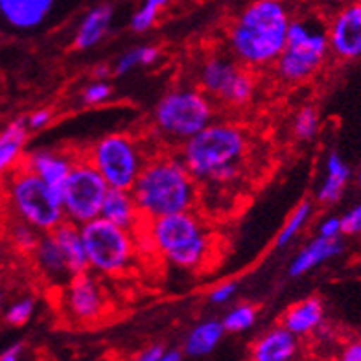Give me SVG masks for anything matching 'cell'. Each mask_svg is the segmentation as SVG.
Here are the masks:
<instances>
[{"label":"cell","mask_w":361,"mask_h":361,"mask_svg":"<svg viewBox=\"0 0 361 361\" xmlns=\"http://www.w3.org/2000/svg\"><path fill=\"white\" fill-rule=\"evenodd\" d=\"M171 4V0H142V4L131 17V30L144 34L152 30L159 20V15Z\"/></svg>","instance_id":"26"},{"label":"cell","mask_w":361,"mask_h":361,"mask_svg":"<svg viewBox=\"0 0 361 361\" xmlns=\"http://www.w3.org/2000/svg\"><path fill=\"white\" fill-rule=\"evenodd\" d=\"M137 67H140V54H138V48H133V50H128L116 61V65H114V74L116 76H124V74H129V72Z\"/></svg>","instance_id":"34"},{"label":"cell","mask_w":361,"mask_h":361,"mask_svg":"<svg viewBox=\"0 0 361 361\" xmlns=\"http://www.w3.org/2000/svg\"><path fill=\"white\" fill-rule=\"evenodd\" d=\"M291 17V2L251 0L228 24V52L251 71L271 68L286 47Z\"/></svg>","instance_id":"1"},{"label":"cell","mask_w":361,"mask_h":361,"mask_svg":"<svg viewBox=\"0 0 361 361\" xmlns=\"http://www.w3.org/2000/svg\"><path fill=\"white\" fill-rule=\"evenodd\" d=\"M111 23H113V8L109 4L94 6L78 26L76 35H74V48L83 52L100 44L109 32Z\"/></svg>","instance_id":"22"},{"label":"cell","mask_w":361,"mask_h":361,"mask_svg":"<svg viewBox=\"0 0 361 361\" xmlns=\"http://www.w3.org/2000/svg\"><path fill=\"white\" fill-rule=\"evenodd\" d=\"M286 2H293V0H286Z\"/></svg>","instance_id":"49"},{"label":"cell","mask_w":361,"mask_h":361,"mask_svg":"<svg viewBox=\"0 0 361 361\" xmlns=\"http://www.w3.org/2000/svg\"><path fill=\"white\" fill-rule=\"evenodd\" d=\"M105 293L98 279L89 271L71 276L65 291V308L74 321L81 324L96 323L105 314Z\"/></svg>","instance_id":"13"},{"label":"cell","mask_w":361,"mask_h":361,"mask_svg":"<svg viewBox=\"0 0 361 361\" xmlns=\"http://www.w3.org/2000/svg\"><path fill=\"white\" fill-rule=\"evenodd\" d=\"M131 192L142 221L194 210L200 201V185L179 153H157L147 159Z\"/></svg>","instance_id":"3"},{"label":"cell","mask_w":361,"mask_h":361,"mask_svg":"<svg viewBox=\"0 0 361 361\" xmlns=\"http://www.w3.org/2000/svg\"><path fill=\"white\" fill-rule=\"evenodd\" d=\"M24 356L23 343H13L10 347H6L0 352V361H19Z\"/></svg>","instance_id":"40"},{"label":"cell","mask_w":361,"mask_h":361,"mask_svg":"<svg viewBox=\"0 0 361 361\" xmlns=\"http://www.w3.org/2000/svg\"><path fill=\"white\" fill-rule=\"evenodd\" d=\"M324 321V306L321 299L317 297H308V299L300 300L282 317V326L288 328L293 336L297 338H306L317 332Z\"/></svg>","instance_id":"19"},{"label":"cell","mask_w":361,"mask_h":361,"mask_svg":"<svg viewBox=\"0 0 361 361\" xmlns=\"http://www.w3.org/2000/svg\"><path fill=\"white\" fill-rule=\"evenodd\" d=\"M2 308H4V295L0 291V314H2Z\"/></svg>","instance_id":"46"},{"label":"cell","mask_w":361,"mask_h":361,"mask_svg":"<svg viewBox=\"0 0 361 361\" xmlns=\"http://www.w3.org/2000/svg\"><path fill=\"white\" fill-rule=\"evenodd\" d=\"M57 0H0V23L17 32H32L52 15Z\"/></svg>","instance_id":"14"},{"label":"cell","mask_w":361,"mask_h":361,"mask_svg":"<svg viewBox=\"0 0 361 361\" xmlns=\"http://www.w3.org/2000/svg\"><path fill=\"white\" fill-rule=\"evenodd\" d=\"M185 360V350L180 348H166L164 350V356H162V361H180Z\"/></svg>","instance_id":"43"},{"label":"cell","mask_w":361,"mask_h":361,"mask_svg":"<svg viewBox=\"0 0 361 361\" xmlns=\"http://www.w3.org/2000/svg\"><path fill=\"white\" fill-rule=\"evenodd\" d=\"M35 264H37V269L43 273V276L50 282H57L61 284L65 282L67 284L71 281V271H68L67 260H65V255H63L59 243L56 242L52 233H44L39 240L37 247L34 251Z\"/></svg>","instance_id":"20"},{"label":"cell","mask_w":361,"mask_h":361,"mask_svg":"<svg viewBox=\"0 0 361 361\" xmlns=\"http://www.w3.org/2000/svg\"><path fill=\"white\" fill-rule=\"evenodd\" d=\"M350 179V168L339 153H330L326 159V176H324L323 185L319 186L317 201L323 204L338 203L341 197L345 186Z\"/></svg>","instance_id":"25"},{"label":"cell","mask_w":361,"mask_h":361,"mask_svg":"<svg viewBox=\"0 0 361 361\" xmlns=\"http://www.w3.org/2000/svg\"><path fill=\"white\" fill-rule=\"evenodd\" d=\"M56 242L59 243L65 260H67L68 271L71 275H80L89 271V260H87L85 245H83V238H81L80 225L72 224L68 219H65L61 225H57L52 231Z\"/></svg>","instance_id":"23"},{"label":"cell","mask_w":361,"mask_h":361,"mask_svg":"<svg viewBox=\"0 0 361 361\" xmlns=\"http://www.w3.org/2000/svg\"><path fill=\"white\" fill-rule=\"evenodd\" d=\"M328 52V23L314 13H293L286 47L273 68L284 83H302L323 67Z\"/></svg>","instance_id":"6"},{"label":"cell","mask_w":361,"mask_h":361,"mask_svg":"<svg viewBox=\"0 0 361 361\" xmlns=\"http://www.w3.org/2000/svg\"><path fill=\"white\" fill-rule=\"evenodd\" d=\"M319 126H321V120H319L317 109L312 107V105H306L295 116L293 133L302 142H310V140H314L317 137Z\"/></svg>","instance_id":"30"},{"label":"cell","mask_w":361,"mask_h":361,"mask_svg":"<svg viewBox=\"0 0 361 361\" xmlns=\"http://www.w3.org/2000/svg\"><path fill=\"white\" fill-rule=\"evenodd\" d=\"M328 43L339 59H361V0H350L336 10L328 20Z\"/></svg>","instance_id":"12"},{"label":"cell","mask_w":361,"mask_h":361,"mask_svg":"<svg viewBox=\"0 0 361 361\" xmlns=\"http://www.w3.org/2000/svg\"><path fill=\"white\" fill-rule=\"evenodd\" d=\"M111 188L131 190L138 179L144 164L147 162V153L142 142L137 137L128 133H113L100 138L83 153Z\"/></svg>","instance_id":"9"},{"label":"cell","mask_w":361,"mask_h":361,"mask_svg":"<svg viewBox=\"0 0 361 361\" xmlns=\"http://www.w3.org/2000/svg\"><path fill=\"white\" fill-rule=\"evenodd\" d=\"M257 315L258 312L252 305H238L233 310H228L221 323H224L225 332L242 334L247 332L249 328L257 323Z\"/></svg>","instance_id":"28"},{"label":"cell","mask_w":361,"mask_h":361,"mask_svg":"<svg viewBox=\"0 0 361 361\" xmlns=\"http://www.w3.org/2000/svg\"><path fill=\"white\" fill-rule=\"evenodd\" d=\"M357 183H360L361 186V166H360V171H357Z\"/></svg>","instance_id":"47"},{"label":"cell","mask_w":361,"mask_h":361,"mask_svg":"<svg viewBox=\"0 0 361 361\" xmlns=\"http://www.w3.org/2000/svg\"><path fill=\"white\" fill-rule=\"evenodd\" d=\"M100 216L111 224L129 231H138L144 224L133 192L126 188H109L102 204Z\"/></svg>","instance_id":"16"},{"label":"cell","mask_w":361,"mask_h":361,"mask_svg":"<svg viewBox=\"0 0 361 361\" xmlns=\"http://www.w3.org/2000/svg\"><path fill=\"white\" fill-rule=\"evenodd\" d=\"M238 291V284L236 282H225V284L216 286L214 290L210 291L209 299L212 305H225L228 300L233 299L234 295Z\"/></svg>","instance_id":"35"},{"label":"cell","mask_w":361,"mask_h":361,"mask_svg":"<svg viewBox=\"0 0 361 361\" xmlns=\"http://www.w3.org/2000/svg\"><path fill=\"white\" fill-rule=\"evenodd\" d=\"M52 116L54 114L50 109H37L26 118V126H28V129H32V131H39V129H44L47 126H50Z\"/></svg>","instance_id":"36"},{"label":"cell","mask_w":361,"mask_h":361,"mask_svg":"<svg viewBox=\"0 0 361 361\" xmlns=\"http://www.w3.org/2000/svg\"><path fill=\"white\" fill-rule=\"evenodd\" d=\"M26 140H28L26 118L13 120L0 133V179L20 166Z\"/></svg>","instance_id":"21"},{"label":"cell","mask_w":361,"mask_h":361,"mask_svg":"<svg viewBox=\"0 0 361 361\" xmlns=\"http://www.w3.org/2000/svg\"><path fill=\"white\" fill-rule=\"evenodd\" d=\"M312 2H315L321 8H326V10H338V8L345 6L350 0H312Z\"/></svg>","instance_id":"42"},{"label":"cell","mask_w":361,"mask_h":361,"mask_svg":"<svg viewBox=\"0 0 361 361\" xmlns=\"http://www.w3.org/2000/svg\"><path fill=\"white\" fill-rule=\"evenodd\" d=\"M216 118L214 100L194 87H179L162 96L153 111V126L166 140L183 144L212 124Z\"/></svg>","instance_id":"7"},{"label":"cell","mask_w":361,"mask_h":361,"mask_svg":"<svg viewBox=\"0 0 361 361\" xmlns=\"http://www.w3.org/2000/svg\"><path fill=\"white\" fill-rule=\"evenodd\" d=\"M249 135L233 122H212L180 146V159L197 185L227 186L242 176Z\"/></svg>","instance_id":"2"},{"label":"cell","mask_w":361,"mask_h":361,"mask_svg":"<svg viewBox=\"0 0 361 361\" xmlns=\"http://www.w3.org/2000/svg\"><path fill=\"white\" fill-rule=\"evenodd\" d=\"M109 72H111V68L107 67V65H104V63H102V65H98V67L92 71V76L98 78V80H104V78L109 76Z\"/></svg>","instance_id":"44"},{"label":"cell","mask_w":361,"mask_h":361,"mask_svg":"<svg viewBox=\"0 0 361 361\" xmlns=\"http://www.w3.org/2000/svg\"><path fill=\"white\" fill-rule=\"evenodd\" d=\"M111 186L102 173L80 153L61 188L65 219L83 225L100 216L102 204Z\"/></svg>","instance_id":"11"},{"label":"cell","mask_w":361,"mask_h":361,"mask_svg":"<svg viewBox=\"0 0 361 361\" xmlns=\"http://www.w3.org/2000/svg\"><path fill=\"white\" fill-rule=\"evenodd\" d=\"M78 155L68 152H56V149H35V152L28 153L20 164L37 173L44 183L54 186L56 190L61 192Z\"/></svg>","instance_id":"15"},{"label":"cell","mask_w":361,"mask_h":361,"mask_svg":"<svg viewBox=\"0 0 361 361\" xmlns=\"http://www.w3.org/2000/svg\"><path fill=\"white\" fill-rule=\"evenodd\" d=\"M164 350H166V348L162 347V345H152V347L144 348L142 352H138L135 360L137 361H162Z\"/></svg>","instance_id":"39"},{"label":"cell","mask_w":361,"mask_h":361,"mask_svg":"<svg viewBox=\"0 0 361 361\" xmlns=\"http://www.w3.org/2000/svg\"><path fill=\"white\" fill-rule=\"evenodd\" d=\"M6 204V185L4 180L0 179V209Z\"/></svg>","instance_id":"45"},{"label":"cell","mask_w":361,"mask_h":361,"mask_svg":"<svg viewBox=\"0 0 361 361\" xmlns=\"http://www.w3.org/2000/svg\"><path fill=\"white\" fill-rule=\"evenodd\" d=\"M341 227H343V234H348V236L361 234V203L354 204L347 214L343 216Z\"/></svg>","instance_id":"33"},{"label":"cell","mask_w":361,"mask_h":361,"mask_svg":"<svg viewBox=\"0 0 361 361\" xmlns=\"http://www.w3.org/2000/svg\"><path fill=\"white\" fill-rule=\"evenodd\" d=\"M111 96H113V89H111V85L107 83V81H92V83H89V85L83 89V92H81V98H83V102H85L87 105H102L105 104V102L109 100Z\"/></svg>","instance_id":"32"},{"label":"cell","mask_w":361,"mask_h":361,"mask_svg":"<svg viewBox=\"0 0 361 361\" xmlns=\"http://www.w3.org/2000/svg\"><path fill=\"white\" fill-rule=\"evenodd\" d=\"M6 204L15 219L32 225L39 233H52L65 221L61 192L44 183L26 166H17L8 173Z\"/></svg>","instance_id":"5"},{"label":"cell","mask_w":361,"mask_h":361,"mask_svg":"<svg viewBox=\"0 0 361 361\" xmlns=\"http://www.w3.org/2000/svg\"><path fill=\"white\" fill-rule=\"evenodd\" d=\"M147 242L171 266L195 269L209 260L212 234L197 212L186 210L144 221Z\"/></svg>","instance_id":"4"},{"label":"cell","mask_w":361,"mask_h":361,"mask_svg":"<svg viewBox=\"0 0 361 361\" xmlns=\"http://www.w3.org/2000/svg\"><path fill=\"white\" fill-rule=\"evenodd\" d=\"M89 271L104 276H120L131 269L137 257V233L111 224L102 216L80 225Z\"/></svg>","instance_id":"8"},{"label":"cell","mask_w":361,"mask_h":361,"mask_svg":"<svg viewBox=\"0 0 361 361\" xmlns=\"http://www.w3.org/2000/svg\"><path fill=\"white\" fill-rule=\"evenodd\" d=\"M200 89L219 104L231 107L247 105L257 92L255 71L243 67L233 56L212 54L197 72Z\"/></svg>","instance_id":"10"},{"label":"cell","mask_w":361,"mask_h":361,"mask_svg":"<svg viewBox=\"0 0 361 361\" xmlns=\"http://www.w3.org/2000/svg\"><path fill=\"white\" fill-rule=\"evenodd\" d=\"M41 236H43V233H39L37 228L24 224L20 219H15L13 225L10 227V240L13 247L24 255H34Z\"/></svg>","instance_id":"29"},{"label":"cell","mask_w":361,"mask_h":361,"mask_svg":"<svg viewBox=\"0 0 361 361\" xmlns=\"http://www.w3.org/2000/svg\"><path fill=\"white\" fill-rule=\"evenodd\" d=\"M225 336V328L221 321H203V323L195 324L185 339V356L190 357H203L209 356L218 348Z\"/></svg>","instance_id":"24"},{"label":"cell","mask_w":361,"mask_h":361,"mask_svg":"<svg viewBox=\"0 0 361 361\" xmlns=\"http://www.w3.org/2000/svg\"><path fill=\"white\" fill-rule=\"evenodd\" d=\"M188 2H197V0H188Z\"/></svg>","instance_id":"48"},{"label":"cell","mask_w":361,"mask_h":361,"mask_svg":"<svg viewBox=\"0 0 361 361\" xmlns=\"http://www.w3.org/2000/svg\"><path fill=\"white\" fill-rule=\"evenodd\" d=\"M310 216H312V203L310 201H302V203L297 204V209L291 212V216L284 224L279 236H276V247H286L302 231V227L308 224Z\"/></svg>","instance_id":"27"},{"label":"cell","mask_w":361,"mask_h":361,"mask_svg":"<svg viewBox=\"0 0 361 361\" xmlns=\"http://www.w3.org/2000/svg\"><path fill=\"white\" fill-rule=\"evenodd\" d=\"M341 234H343L341 218H338V216H330V218H326L323 224L319 225V236L339 238Z\"/></svg>","instance_id":"37"},{"label":"cell","mask_w":361,"mask_h":361,"mask_svg":"<svg viewBox=\"0 0 361 361\" xmlns=\"http://www.w3.org/2000/svg\"><path fill=\"white\" fill-rule=\"evenodd\" d=\"M343 361H361V339L350 341L341 352Z\"/></svg>","instance_id":"41"},{"label":"cell","mask_w":361,"mask_h":361,"mask_svg":"<svg viewBox=\"0 0 361 361\" xmlns=\"http://www.w3.org/2000/svg\"><path fill=\"white\" fill-rule=\"evenodd\" d=\"M138 54H140V65L142 67H149V65H155L161 57V50L157 47H138Z\"/></svg>","instance_id":"38"},{"label":"cell","mask_w":361,"mask_h":361,"mask_svg":"<svg viewBox=\"0 0 361 361\" xmlns=\"http://www.w3.org/2000/svg\"><path fill=\"white\" fill-rule=\"evenodd\" d=\"M299 341L297 336L281 326L271 328L255 341L251 348V360L255 361H290L297 356Z\"/></svg>","instance_id":"17"},{"label":"cell","mask_w":361,"mask_h":361,"mask_svg":"<svg viewBox=\"0 0 361 361\" xmlns=\"http://www.w3.org/2000/svg\"><path fill=\"white\" fill-rule=\"evenodd\" d=\"M35 314V299L34 297H20L11 302L4 312V321L11 326H23L34 317Z\"/></svg>","instance_id":"31"},{"label":"cell","mask_w":361,"mask_h":361,"mask_svg":"<svg viewBox=\"0 0 361 361\" xmlns=\"http://www.w3.org/2000/svg\"><path fill=\"white\" fill-rule=\"evenodd\" d=\"M341 252L343 243L339 238L317 236L306 247L300 249L299 255L291 260L290 269H288L290 271V276L306 275V273H310V271L324 264V262L339 257Z\"/></svg>","instance_id":"18"}]
</instances>
